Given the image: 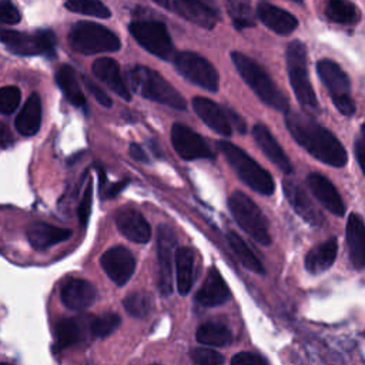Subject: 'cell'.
I'll list each match as a JSON object with an SVG mask.
<instances>
[{"label": "cell", "mask_w": 365, "mask_h": 365, "mask_svg": "<svg viewBox=\"0 0 365 365\" xmlns=\"http://www.w3.org/2000/svg\"><path fill=\"white\" fill-rule=\"evenodd\" d=\"M285 125L294 140L321 163L332 167L346 164L348 154L341 141L308 114L288 113Z\"/></svg>", "instance_id": "1"}, {"label": "cell", "mask_w": 365, "mask_h": 365, "mask_svg": "<svg viewBox=\"0 0 365 365\" xmlns=\"http://www.w3.org/2000/svg\"><path fill=\"white\" fill-rule=\"evenodd\" d=\"M231 60L242 77V80L251 87V90L257 94V97L267 106L288 113L289 104L288 98L284 96V93L277 87L274 80L268 76V73L251 57L240 53L232 51Z\"/></svg>", "instance_id": "2"}, {"label": "cell", "mask_w": 365, "mask_h": 365, "mask_svg": "<svg viewBox=\"0 0 365 365\" xmlns=\"http://www.w3.org/2000/svg\"><path fill=\"white\" fill-rule=\"evenodd\" d=\"M127 81L133 91L151 101L175 110L185 108L184 97L157 71L145 66H134L127 71Z\"/></svg>", "instance_id": "3"}, {"label": "cell", "mask_w": 365, "mask_h": 365, "mask_svg": "<svg viewBox=\"0 0 365 365\" xmlns=\"http://www.w3.org/2000/svg\"><path fill=\"white\" fill-rule=\"evenodd\" d=\"M217 145L244 184L262 195H271L274 192L275 184L271 174L254 158H251L242 148L224 140L218 141Z\"/></svg>", "instance_id": "4"}, {"label": "cell", "mask_w": 365, "mask_h": 365, "mask_svg": "<svg viewBox=\"0 0 365 365\" xmlns=\"http://www.w3.org/2000/svg\"><path fill=\"white\" fill-rule=\"evenodd\" d=\"M67 38L71 48L81 54L113 53L117 51L121 46L115 33L101 24L91 21H78L73 24Z\"/></svg>", "instance_id": "5"}, {"label": "cell", "mask_w": 365, "mask_h": 365, "mask_svg": "<svg viewBox=\"0 0 365 365\" xmlns=\"http://www.w3.org/2000/svg\"><path fill=\"white\" fill-rule=\"evenodd\" d=\"M285 60L289 83L298 103L308 111H317L318 100L308 77L305 44L299 40L291 41L285 51Z\"/></svg>", "instance_id": "6"}, {"label": "cell", "mask_w": 365, "mask_h": 365, "mask_svg": "<svg viewBox=\"0 0 365 365\" xmlns=\"http://www.w3.org/2000/svg\"><path fill=\"white\" fill-rule=\"evenodd\" d=\"M228 207L235 222L254 241L262 245H268L271 242L267 218L250 197L241 191H234L228 198Z\"/></svg>", "instance_id": "7"}, {"label": "cell", "mask_w": 365, "mask_h": 365, "mask_svg": "<svg viewBox=\"0 0 365 365\" xmlns=\"http://www.w3.org/2000/svg\"><path fill=\"white\" fill-rule=\"evenodd\" d=\"M128 30L134 40L148 53L163 60H171L175 57L174 43L167 27L161 21L137 20L130 23Z\"/></svg>", "instance_id": "8"}, {"label": "cell", "mask_w": 365, "mask_h": 365, "mask_svg": "<svg viewBox=\"0 0 365 365\" xmlns=\"http://www.w3.org/2000/svg\"><path fill=\"white\" fill-rule=\"evenodd\" d=\"M1 43L14 54L19 56H48L53 57L56 51V37L48 29L37 30L34 33L3 30Z\"/></svg>", "instance_id": "9"}, {"label": "cell", "mask_w": 365, "mask_h": 365, "mask_svg": "<svg viewBox=\"0 0 365 365\" xmlns=\"http://www.w3.org/2000/svg\"><path fill=\"white\" fill-rule=\"evenodd\" d=\"M317 71L324 86L328 88L334 106L344 114L355 113V103L351 97V81L346 73L332 60L324 58L317 63Z\"/></svg>", "instance_id": "10"}, {"label": "cell", "mask_w": 365, "mask_h": 365, "mask_svg": "<svg viewBox=\"0 0 365 365\" xmlns=\"http://www.w3.org/2000/svg\"><path fill=\"white\" fill-rule=\"evenodd\" d=\"M177 71L195 86L215 93L220 88V77L214 66L194 51L177 53L173 58Z\"/></svg>", "instance_id": "11"}, {"label": "cell", "mask_w": 365, "mask_h": 365, "mask_svg": "<svg viewBox=\"0 0 365 365\" xmlns=\"http://www.w3.org/2000/svg\"><path fill=\"white\" fill-rule=\"evenodd\" d=\"M177 245L175 231L161 224L157 228V257H158V282L157 288L163 297L173 292V257Z\"/></svg>", "instance_id": "12"}, {"label": "cell", "mask_w": 365, "mask_h": 365, "mask_svg": "<svg viewBox=\"0 0 365 365\" xmlns=\"http://www.w3.org/2000/svg\"><path fill=\"white\" fill-rule=\"evenodd\" d=\"M165 10L191 21L202 29H212L217 21V13L201 0H153Z\"/></svg>", "instance_id": "13"}, {"label": "cell", "mask_w": 365, "mask_h": 365, "mask_svg": "<svg viewBox=\"0 0 365 365\" xmlns=\"http://www.w3.org/2000/svg\"><path fill=\"white\" fill-rule=\"evenodd\" d=\"M171 143L177 154L187 161L197 158H214V153L202 137L184 124L175 123L171 127Z\"/></svg>", "instance_id": "14"}, {"label": "cell", "mask_w": 365, "mask_h": 365, "mask_svg": "<svg viewBox=\"0 0 365 365\" xmlns=\"http://www.w3.org/2000/svg\"><path fill=\"white\" fill-rule=\"evenodd\" d=\"M101 268L106 271L108 278L118 287L125 285V282L131 278L135 259L130 250L121 245H115L108 248L100 258Z\"/></svg>", "instance_id": "15"}, {"label": "cell", "mask_w": 365, "mask_h": 365, "mask_svg": "<svg viewBox=\"0 0 365 365\" xmlns=\"http://www.w3.org/2000/svg\"><path fill=\"white\" fill-rule=\"evenodd\" d=\"M97 291L94 285L83 278L71 277L66 279L60 288V298L66 308L83 311L91 307L96 301Z\"/></svg>", "instance_id": "16"}, {"label": "cell", "mask_w": 365, "mask_h": 365, "mask_svg": "<svg viewBox=\"0 0 365 365\" xmlns=\"http://www.w3.org/2000/svg\"><path fill=\"white\" fill-rule=\"evenodd\" d=\"M282 188L288 202L305 222L314 227H319L324 222V217L321 211L312 204V201L308 198L305 191L295 181L284 180Z\"/></svg>", "instance_id": "17"}, {"label": "cell", "mask_w": 365, "mask_h": 365, "mask_svg": "<svg viewBox=\"0 0 365 365\" xmlns=\"http://www.w3.org/2000/svg\"><path fill=\"white\" fill-rule=\"evenodd\" d=\"M192 108L197 113V115L215 133L230 137L232 131V124L228 118L225 107H220L217 103H214L210 98L205 97H195L192 98Z\"/></svg>", "instance_id": "18"}, {"label": "cell", "mask_w": 365, "mask_h": 365, "mask_svg": "<svg viewBox=\"0 0 365 365\" xmlns=\"http://www.w3.org/2000/svg\"><path fill=\"white\" fill-rule=\"evenodd\" d=\"M308 187L314 197L332 214L342 217L345 214V205L344 201L338 192V190L334 187V184L324 175L311 173L307 177Z\"/></svg>", "instance_id": "19"}, {"label": "cell", "mask_w": 365, "mask_h": 365, "mask_svg": "<svg viewBox=\"0 0 365 365\" xmlns=\"http://www.w3.org/2000/svg\"><path fill=\"white\" fill-rule=\"evenodd\" d=\"M93 74L104 83L111 91H114L117 96H120L124 100H131V93L127 87L125 80L123 78L120 66L115 60L108 57L97 58L91 66Z\"/></svg>", "instance_id": "20"}, {"label": "cell", "mask_w": 365, "mask_h": 365, "mask_svg": "<svg viewBox=\"0 0 365 365\" xmlns=\"http://www.w3.org/2000/svg\"><path fill=\"white\" fill-rule=\"evenodd\" d=\"M115 224L118 231L133 242L145 244L151 238V227L137 210H121L115 215Z\"/></svg>", "instance_id": "21"}, {"label": "cell", "mask_w": 365, "mask_h": 365, "mask_svg": "<svg viewBox=\"0 0 365 365\" xmlns=\"http://www.w3.org/2000/svg\"><path fill=\"white\" fill-rule=\"evenodd\" d=\"M349 261L354 268L365 267V222L361 215L352 212L348 217L345 228Z\"/></svg>", "instance_id": "22"}, {"label": "cell", "mask_w": 365, "mask_h": 365, "mask_svg": "<svg viewBox=\"0 0 365 365\" xmlns=\"http://www.w3.org/2000/svg\"><path fill=\"white\" fill-rule=\"evenodd\" d=\"M252 135L261 151L268 157L271 163H274L282 173L292 171V164L288 155L284 153L281 145L277 143L275 137L264 124H255L252 128Z\"/></svg>", "instance_id": "23"}, {"label": "cell", "mask_w": 365, "mask_h": 365, "mask_svg": "<svg viewBox=\"0 0 365 365\" xmlns=\"http://www.w3.org/2000/svg\"><path fill=\"white\" fill-rule=\"evenodd\" d=\"M230 288L217 268H210L205 281L197 291V301L204 307H217L230 299Z\"/></svg>", "instance_id": "24"}, {"label": "cell", "mask_w": 365, "mask_h": 365, "mask_svg": "<svg viewBox=\"0 0 365 365\" xmlns=\"http://www.w3.org/2000/svg\"><path fill=\"white\" fill-rule=\"evenodd\" d=\"M257 17L269 30H272L274 33L281 34V36L291 34L298 26V20L291 13H288L287 10H282L277 6H272L269 3L258 4Z\"/></svg>", "instance_id": "25"}, {"label": "cell", "mask_w": 365, "mask_h": 365, "mask_svg": "<svg viewBox=\"0 0 365 365\" xmlns=\"http://www.w3.org/2000/svg\"><path fill=\"white\" fill-rule=\"evenodd\" d=\"M30 245L36 250H44L71 237V231L47 222H34L26 231Z\"/></svg>", "instance_id": "26"}, {"label": "cell", "mask_w": 365, "mask_h": 365, "mask_svg": "<svg viewBox=\"0 0 365 365\" xmlns=\"http://www.w3.org/2000/svg\"><path fill=\"white\" fill-rule=\"evenodd\" d=\"M40 124H41V100L37 93H33L29 96L23 108L17 114L14 125L21 135L30 137L38 131Z\"/></svg>", "instance_id": "27"}, {"label": "cell", "mask_w": 365, "mask_h": 365, "mask_svg": "<svg viewBox=\"0 0 365 365\" xmlns=\"http://www.w3.org/2000/svg\"><path fill=\"white\" fill-rule=\"evenodd\" d=\"M175 278L178 294L187 295L195 281V255L188 247L175 251Z\"/></svg>", "instance_id": "28"}, {"label": "cell", "mask_w": 365, "mask_h": 365, "mask_svg": "<svg viewBox=\"0 0 365 365\" xmlns=\"http://www.w3.org/2000/svg\"><path fill=\"white\" fill-rule=\"evenodd\" d=\"M338 252V242L335 238L314 247L305 257V269L311 274H321L332 267Z\"/></svg>", "instance_id": "29"}, {"label": "cell", "mask_w": 365, "mask_h": 365, "mask_svg": "<svg viewBox=\"0 0 365 365\" xmlns=\"http://www.w3.org/2000/svg\"><path fill=\"white\" fill-rule=\"evenodd\" d=\"M56 81H57L58 87L61 88L63 94L66 96V98L73 106H76V107L86 106V97L81 91V87L78 84L76 71L71 66L63 64L56 73Z\"/></svg>", "instance_id": "30"}, {"label": "cell", "mask_w": 365, "mask_h": 365, "mask_svg": "<svg viewBox=\"0 0 365 365\" xmlns=\"http://www.w3.org/2000/svg\"><path fill=\"white\" fill-rule=\"evenodd\" d=\"M83 318H63L56 325V346L57 349H66L76 342L83 335L84 322Z\"/></svg>", "instance_id": "31"}, {"label": "cell", "mask_w": 365, "mask_h": 365, "mask_svg": "<svg viewBox=\"0 0 365 365\" xmlns=\"http://www.w3.org/2000/svg\"><path fill=\"white\" fill-rule=\"evenodd\" d=\"M227 240L230 247L232 248L234 254L238 257V259L241 261V264L257 274H264V267L262 262L258 259V257L254 254V251L248 247V244L234 231H228L227 232Z\"/></svg>", "instance_id": "32"}, {"label": "cell", "mask_w": 365, "mask_h": 365, "mask_svg": "<svg viewBox=\"0 0 365 365\" xmlns=\"http://www.w3.org/2000/svg\"><path fill=\"white\" fill-rule=\"evenodd\" d=\"M195 338L202 345L224 346L231 342L232 335H231V331L222 324L205 322L198 327L195 332Z\"/></svg>", "instance_id": "33"}, {"label": "cell", "mask_w": 365, "mask_h": 365, "mask_svg": "<svg viewBox=\"0 0 365 365\" xmlns=\"http://www.w3.org/2000/svg\"><path fill=\"white\" fill-rule=\"evenodd\" d=\"M325 16L339 24H354L359 20L358 9L349 0H327Z\"/></svg>", "instance_id": "34"}, {"label": "cell", "mask_w": 365, "mask_h": 365, "mask_svg": "<svg viewBox=\"0 0 365 365\" xmlns=\"http://www.w3.org/2000/svg\"><path fill=\"white\" fill-rule=\"evenodd\" d=\"M123 305L131 317L145 318L148 314H151L154 308V298L148 292L137 291L128 294V297H125V299L123 301Z\"/></svg>", "instance_id": "35"}, {"label": "cell", "mask_w": 365, "mask_h": 365, "mask_svg": "<svg viewBox=\"0 0 365 365\" xmlns=\"http://www.w3.org/2000/svg\"><path fill=\"white\" fill-rule=\"evenodd\" d=\"M64 7L73 13L98 19H108L111 14L107 6L100 0H64Z\"/></svg>", "instance_id": "36"}, {"label": "cell", "mask_w": 365, "mask_h": 365, "mask_svg": "<svg viewBox=\"0 0 365 365\" xmlns=\"http://www.w3.org/2000/svg\"><path fill=\"white\" fill-rule=\"evenodd\" d=\"M237 29L254 26V13L250 0H224Z\"/></svg>", "instance_id": "37"}, {"label": "cell", "mask_w": 365, "mask_h": 365, "mask_svg": "<svg viewBox=\"0 0 365 365\" xmlns=\"http://www.w3.org/2000/svg\"><path fill=\"white\" fill-rule=\"evenodd\" d=\"M121 322V318L115 312H106L98 317H93V321H90V332L97 338L108 336L111 332H114Z\"/></svg>", "instance_id": "38"}, {"label": "cell", "mask_w": 365, "mask_h": 365, "mask_svg": "<svg viewBox=\"0 0 365 365\" xmlns=\"http://www.w3.org/2000/svg\"><path fill=\"white\" fill-rule=\"evenodd\" d=\"M20 98H21V94L17 87L14 86L3 87L0 90V113L4 115L11 114L17 108Z\"/></svg>", "instance_id": "39"}, {"label": "cell", "mask_w": 365, "mask_h": 365, "mask_svg": "<svg viewBox=\"0 0 365 365\" xmlns=\"http://www.w3.org/2000/svg\"><path fill=\"white\" fill-rule=\"evenodd\" d=\"M190 358L198 365H218L224 362V356L214 349L208 348H194L190 351Z\"/></svg>", "instance_id": "40"}, {"label": "cell", "mask_w": 365, "mask_h": 365, "mask_svg": "<svg viewBox=\"0 0 365 365\" xmlns=\"http://www.w3.org/2000/svg\"><path fill=\"white\" fill-rule=\"evenodd\" d=\"M91 202H93V184H91V181H88L87 187L84 190L83 198L80 201L78 210H77L78 221L83 227H86L87 222H88V217H90V212H91Z\"/></svg>", "instance_id": "41"}, {"label": "cell", "mask_w": 365, "mask_h": 365, "mask_svg": "<svg viewBox=\"0 0 365 365\" xmlns=\"http://www.w3.org/2000/svg\"><path fill=\"white\" fill-rule=\"evenodd\" d=\"M0 20L3 24H17L20 21V11L14 6L11 0H1L0 1Z\"/></svg>", "instance_id": "42"}, {"label": "cell", "mask_w": 365, "mask_h": 365, "mask_svg": "<svg viewBox=\"0 0 365 365\" xmlns=\"http://www.w3.org/2000/svg\"><path fill=\"white\" fill-rule=\"evenodd\" d=\"M231 364L232 365H262V364H268V359H265L258 354L240 352L231 358Z\"/></svg>", "instance_id": "43"}, {"label": "cell", "mask_w": 365, "mask_h": 365, "mask_svg": "<svg viewBox=\"0 0 365 365\" xmlns=\"http://www.w3.org/2000/svg\"><path fill=\"white\" fill-rule=\"evenodd\" d=\"M83 83H84V86L87 87V90L96 97V100H97L101 106H104V107H110V106H111V98L106 94V91H103L98 86H96L88 77L83 76Z\"/></svg>", "instance_id": "44"}, {"label": "cell", "mask_w": 365, "mask_h": 365, "mask_svg": "<svg viewBox=\"0 0 365 365\" xmlns=\"http://www.w3.org/2000/svg\"><path fill=\"white\" fill-rule=\"evenodd\" d=\"M128 182H127V180H123V181H118V182H114V184H111L108 188H106V190H103L101 191V198H104V200H107V198H111V197H115L125 185H127Z\"/></svg>", "instance_id": "45"}, {"label": "cell", "mask_w": 365, "mask_h": 365, "mask_svg": "<svg viewBox=\"0 0 365 365\" xmlns=\"http://www.w3.org/2000/svg\"><path fill=\"white\" fill-rule=\"evenodd\" d=\"M225 110H227V114H228V118H230L231 124H232L241 134H244V133H245V123H244V120H242L237 113H234L231 108L225 107Z\"/></svg>", "instance_id": "46"}, {"label": "cell", "mask_w": 365, "mask_h": 365, "mask_svg": "<svg viewBox=\"0 0 365 365\" xmlns=\"http://www.w3.org/2000/svg\"><path fill=\"white\" fill-rule=\"evenodd\" d=\"M130 155H131L134 160L141 161V163H147V161H148L147 153H145L138 144H135V143L130 144Z\"/></svg>", "instance_id": "47"}, {"label": "cell", "mask_w": 365, "mask_h": 365, "mask_svg": "<svg viewBox=\"0 0 365 365\" xmlns=\"http://www.w3.org/2000/svg\"><path fill=\"white\" fill-rule=\"evenodd\" d=\"M355 157L358 160V164L359 167L362 168L364 174H365V141H361L358 140L355 143Z\"/></svg>", "instance_id": "48"}, {"label": "cell", "mask_w": 365, "mask_h": 365, "mask_svg": "<svg viewBox=\"0 0 365 365\" xmlns=\"http://www.w3.org/2000/svg\"><path fill=\"white\" fill-rule=\"evenodd\" d=\"M9 144H11L10 133H9V130H7V125H6V124H1V147H3V148H7Z\"/></svg>", "instance_id": "49"}, {"label": "cell", "mask_w": 365, "mask_h": 365, "mask_svg": "<svg viewBox=\"0 0 365 365\" xmlns=\"http://www.w3.org/2000/svg\"><path fill=\"white\" fill-rule=\"evenodd\" d=\"M362 135H364V137H365V123H364V124H362Z\"/></svg>", "instance_id": "50"}, {"label": "cell", "mask_w": 365, "mask_h": 365, "mask_svg": "<svg viewBox=\"0 0 365 365\" xmlns=\"http://www.w3.org/2000/svg\"><path fill=\"white\" fill-rule=\"evenodd\" d=\"M292 1H298V3H301V1H302V0H292Z\"/></svg>", "instance_id": "51"}]
</instances>
